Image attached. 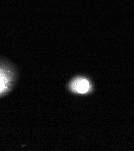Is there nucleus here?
I'll use <instances>...</instances> for the list:
<instances>
[{"label": "nucleus", "instance_id": "f257e3e1", "mask_svg": "<svg viewBox=\"0 0 134 151\" xmlns=\"http://www.w3.org/2000/svg\"><path fill=\"white\" fill-rule=\"evenodd\" d=\"M89 87V83L86 80H80L76 81L75 84V88L77 92L81 93H84L86 92Z\"/></svg>", "mask_w": 134, "mask_h": 151}]
</instances>
